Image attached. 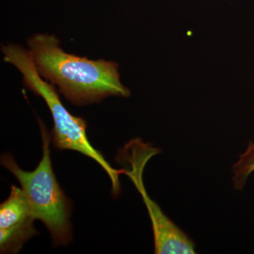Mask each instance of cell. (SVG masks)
Listing matches in <instances>:
<instances>
[{"instance_id":"6da1fadb","label":"cell","mask_w":254,"mask_h":254,"mask_svg":"<svg viewBox=\"0 0 254 254\" xmlns=\"http://www.w3.org/2000/svg\"><path fill=\"white\" fill-rule=\"evenodd\" d=\"M27 44L40 76L58 86L73 105L99 103L109 96L128 98L131 94L120 81L115 62L68 54L60 48L56 36L46 33L30 37Z\"/></svg>"},{"instance_id":"7a4b0ae2","label":"cell","mask_w":254,"mask_h":254,"mask_svg":"<svg viewBox=\"0 0 254 254\" xmlns=\"http://www.w3.org/2000/svg\"><path fill=\"white\" fill-rule=\"evenodd\" d=\"M4 61L14 65L23 76V84L35 94L46 101L53 117L51 140L57 149L77 151L93 159L109 176L114 194L120 191L119 175L125 170L114 169L101 153L90 143L87 136V123L83 118L73 116L66 109L56 88L42 78L37 71L29 50L17 44L10 43L1 46Z\"/></svg>"},{"instance_id":"3957f363","label":"cell","mask_w":254,"mask_h":254,"mask_svg":"<svg viewBox=\"0 0 254 254\" xmlns=\"http://www.w3.org/2000/svg\"><path fill=\"white\" fill-rule=\"evenodd\" d=\"M39 125L43 156L35 170H23L9 153L1 155V164L17 179L35 218L45 224L55 245L66 246L71 240L70 201L60 187L52 167L51 136L41 120Z\"/></svg>"},{"instance_id":"277c9868","label":"cell","mask_w":254,"mask_h":254,"mask_svg":"<svg viewBox=\"0 0 254 254\" xmlns=\"http://www.w3.org/2000/svg\"><path fill=\"white\" fill-rule=\"evenodd\" d=\"M124 151L131 164V170H125L141 193L153 227L155 254H192L195 253V245L190 237L163 213L158 204L150 198L142 180L145 164L152 156L160 153L158 149L144 143L140 138L131 140Z\"/></svg>"},{"instance_id":"5b68a950","label":"cell","mask_w":254,"mask_h":254,"mask_svg":"<svg viewBox=\"0 0 254 254\" xmlns=\"http://www.w3.org/2000/svg\"><path fill=\"white\" fill-rule=\"evenodd\" d=\"M35 220L23 190L12 185L7 199L0 205L1 254H17L28 240L36 236Z\"/></svg>"},{"instance_id":"8992f818","label":"cell","mask_w":254,"mask_h":254,"mask_svg":"<svg viewBox=\"0 0 254 254\" xmlns=\"http://www.w3.org/2000/svg\"><path fill=\"white\" fill-rule=\"evenodd\" d=\"M234 186L237 190H242L249 177L254 172V143L250 142L245 153L240 155V158L234 164Z\"/></svg>"}]
</instances>
